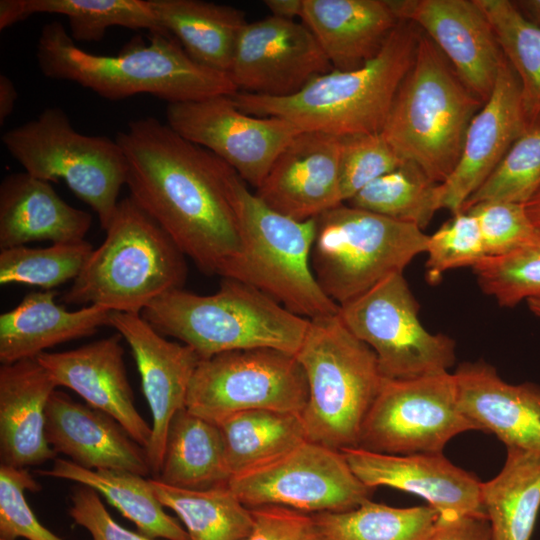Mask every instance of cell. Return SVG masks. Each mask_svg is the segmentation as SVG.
<instances>
[{"mask_svg":"<svg viewBox=\"0 0 540 540\" xmlns=\"http://www.w3.org/2000/svg\"><path fill=\"white\" fill-rule=\"evenodd\" d=\"M130 197L205 274L220 275L241 248L233 169L155 117L118 132Z\"/></svg>","mask_w":540,"mask_h":540,"instance_id":"obj_1","label":"cell"},{"mask_svg":"<svg viewBox=\"0 0 540 540\" xmlns=\"http://www.w3.org/2000/svg\"><path fill=\"white\" fill-rule=\"evenodd\" d=\"M36 58L44 76L75 82L108 100L151 94L171 104L238 92L228 73L194 61L166 31L104 56L81 49L64 25L53 21L42 27Z\"/></svg>","mask_w":540,"mask_h":540,"instance_id":"obj_2","label":"cell"},{"mask_svg":"<svg viewBox=\"0 0 540 540\" xmlns=\"http://www.w3.org/2000/svg\"><path fill=\"white\" fill-rule=\"evenodd\" d=\"M419 34L412 22L399 20L379 53L359 68L332 69L287 97L244 92L231 97L247 114L279 117L302 131L340 138L381 132L413 64Z\"/></svg>","mask_w":540,"mask_h":540,"instance_id":"obj_3","label":"cell"},{"mask_svg":"<svg viewBox=\"0 0 540 540\" xmlns=\"http://www.w3.org/2000/svg\"><path fill=\"white\" fill-rule=\"evenodd\" d=\"M142 317L159 333L191 347L201 359L268 347L296 354L310 320L240 281L223 278L213 294L175 289L152 301Z\"/></svg>","mask_w":540,"mask_h":540,"instance_id":"obj_4","label":"cell"},{"mask_svg":"<svg viewBox=\"0 0 540 540\" xmlns=\"http://www.w3.org/2000/svg\"><path fill=\"white\" fill-rule=\"evenodd\" d=\"M483 104L420 30L413 64L381 132L403 161L441 184L453 172L467 129Z\"/></svg>","mask_w":540,"mask_h":540,"instance_id":"obj_5","label":"cell"},{"mask_svg":"<svg viewBox=\"0 0 540 540\" xmlns=\"http://www.w3.org/2000/svg\"><path fill=\"white\" fill-rule=\"evenodd\" d=\"M105 232L64 294L65 303L141 314L155 299L182 288L185 255L130 196L119 201Z\"/></svg>","mask_w":540,"mask_h":540,"instance_id":"obj_6","label":"cell"},{"mask_svg":"<svg viewBox=\"0 0 540 540\" xmlns=\"http://www.w3.org/2000/svg\"><path fill=\"white\" fill-rule=\"evenodd\" d=\"M230 188L241 248L219 276L250 285L309 320L338 314L340 306L321 289L311 266L316 220L271 209L234 170Z\"/></svg>","mask_w":540,"mask_h":540,"instance_id":"obj_7","label":"cell"},{"mask_svg":"<svg viewBox=\"0 0 540 540\" xmlns=\"http://www.w3.org/2000/svg\"><path fill=\"white\" fill-rule=\"evenodd\" d=\"M295 355L309 389L300 414L307 440L339 451L357 447L385 379L374 351L336 314L310 320Z\"/></svg>","mask_w":540,"mask_h":540,"instance_id":"obj_8","label":"cell"},{"mask_svg":"<svg viewBox=\"0 0 540 540\" xmlns=\"http://www.w3.org/2000/svg\"><path fill=\"white\" fill-rule=\"evenodd\" d=\"M311 266L324 293L339 306L425 253L419 227L342 203L317 218Z\"/></svg>","mask_w":540,"mask_h":540,"instance_id":"obj_9","label":"cell"},{"mask_svg":"<svg viewBox=\"0 0 540 540\" xmlns=\"http://www.w3.org/2000/svg\"><path fill=\"white\" fill-rule=\"evenodd\" d=\"M2 142L28 174L47 182L64 181L106 230L128 172L116 139L82 134L61 108L49 107L36 119L6 131Z\"/></svg>","mask_w":540,"mask_h":540,"instance_id":"obj_10","label":"cell"},{"mask_svg":"<svg viewBox=\"0 0 540 540\" xmlns=\"http://www.w3.org/2000/svg\"><path fill=\"white\" fill-rule=\"evenodd\" d=\"M308 396L306 374L295 354L249 348L201 359L189 384L185 408L217 423L247 410L301 414Z\"/></svg>","mask_w":540,"mask_h":540,"instance_id":"obj_11","label":"cell"},{"mask_svg":"<svg viewBox=\"0 0 540 540\" xmlns=\"http://www.w3.org/2000/svg\"><path fill=\"white\" fill-rule=\"evenodd\" d=\"M418 312L403 272H397L340 305L338 314L374 351L383 377L403 380L448 372L456 358L454 340L426 330Z\"/></svg>","mask_w":540,"mask_h":540,"instance_id":"obj_12","label":"cell"},{"mask_svg":"<svg viewBox=\"0 0 540 540\" xmlns=\"http://www.w3.org/2000/svg\"><path fill=\"white\" fill-rule=\"evenodd\" d=\"M469 430L477 428L459 409L454 374L385 378L357 447L391 455L442 453L451 438Z\"/></svg>","mask_w":540,"mask_h":540,"instance_id":"obj_13","label":"cell"},{"mask_svg":"<svg viewBox=\"0 0 540 540\" xmlns=\"http://www.w3.org/2000/svg\"><path fill=\"white\" fill-rule=\"evenodd\" d=\"M228 486L249 509L280 506L314 514L354 509L370 500L372 492L341 451L309 440L233 476Z\"/></svg>","mask_w":540,"mask_h":540,"instance_id":"obj_14","label":"cell"},{"mask_svg":"<svg viewBox=\"0 0 540 540\" xmlns=\"http://www.w3.org/2000/svg\"><path fill=\"white\" fill-rule=\"evenodd\" d=\"M166 119L177 134L213 153L255 188L302 131L279 117L247 114L227 95L168 104Z\"/></svg>","mask_w":540,"mask_h":540,"instance_id":"obj_15","label":"cell"},{"mask_svg":"<svg viewBox=\"0 0 540 540\" xmlns=\"http://www.w3.org/2000/svg\"><path fill=\"white\" fill-rule=\"evenodd\" d=\"M332 69L307 26L269 16L244 26L229 75L238 92L287 97Z\"/></svg>","mask_w":540,"mask_h":540,"instance_id":"obj_16","label":"cell"},{"mask_svg":"<svg viewBox=\"0 0 540 540\" xmlns=\"http://www.w3.org/2000/svg\"><path fill=\"white\" fill-rule=\"evenodd\" d=\"M399 20L412 22L436 45L483 103L490 96L503 52L476 0H388Z\"/></svg>","mask_w":540,"mask_h":540,"instance_id":"obj_17","label":"cell"},{"mask_svg":"<svg viewBox=\"0 0 540 540\" xmlns=\"http://www.w3.org/2000/svg\"><path fill=\"white\" fill-rule=\"evenodd\" d=\"M110 327L128 343L140 374L152 415L146 453L151 474L156 478L170 421L186 407L189 384L201 358L191 347L167 340L141 314L112 311Z\"/></svg>","mask_w":540,"mask_h":540,"instance_id":"obj_18","label":"cell"},{"mask_svg":"<svg viewBox=\"0 0 540 540\" xmlns=\"http://www.w3.org/2000/svg\"><path fill=\"white\" fill-rule=\"evenodd\" d=\"M340 451L356 477L371 489L387 486L418 495L439 515L487 518L482 482L442 453L391 455L359 447Z\"/></svg>","mask_w":540,"mask_h":540,"instance_id":"obj_19","label":"cell"},{"mask_svg":"<svg viewBox=\"0 0 540 540\" xmlns=\"http://www.w3.org/2000/svg\"><path fill=\"white\" fill-rule=\"evenodd\" d=\"M527 128L519 81L503 55L494 88L467 129L460 158L450 176L439 184L440 208L452 215L462 211L467 199Z\"/></svg>","mask_w":540,"mask_h":540,"instance_id":"obj_20","label":"cell"},{"mask_svg":"<svg viewBox=\"0 0 540 540\" xmlns=\"http://www.w3.org/2000/svg\"><path fill=\"white\" fill-rule=\"evenodd\" d=\"M341 138L301 131L281 151L256 195L271 209L299 221L342 204Z\"/></svg>","mask_w":540,"mask_h":540,"instance_id":"obj_21","label":"cell"},{"mask_svg":"<svg viewBox=\"0 0 540 540\" xmlns=\"http://www.w3.org/2000/svg\"><path fill=\"white\" fill-rule=\"evenodd\" d=\"M121 335L37 357L57 387L69 388L86 403L114 417L146 449L152 427L138 412L124 361Z\"/></svg>","mask_w":540,"mask_h":540,"instance_id":"obj_22","label":"cell"},{"mask_svg":"<svg viewBox=\"0 0 540 540\" xmlns=\"http://www.w3.org/2000/svg\"><path fill=\"white\" fill-rule=\"evenodd\" d=\"M45 416L47 442L76 465L151 474L146 449L111 415L55 390Z\"/></svg>","mask_w":540,"mask_h":540,"instance_id":"obj_23","label":"cell"},{"mask_svg":"<svg viewBox=\"0 0 540 540\" xmlns=\"http://www.w3.org/2000/svg\"><path fill=\"white\" fill-rule=\"evenodd\" d=\"M460 411L477 430L492 433L508 447L540 453V388L509 384L484 362L455 371Z\"/></svg>","mask_w":540,"mask_h":540,"instance_id":"obj_24","label":"cell"},{"mask_svg":"<svg viewBox=\"0 0 540 540\" xmlns=\"http://www.w3.org/2000/svg\"><path fill=\"white\" fill-rule=\"evenodd\" d=\"M56 388L37 358L1 365V464L26 468L55 458L45 436V413Z\"/></svg>","mask_w":540,"mask_h":540,"instance_id":"obj_25","label":"cell"},{"mask_svg":"<svg viewBox=\"0 0 540 540\" xmlns=\"http://www.w3.org/2000/svg\"><path fill=\"white\" fill-rule=\"evenodd\" d=\"M91 224V215L66 203L50 182L25 171L11 173L1 182V249L34 241H82Z\"/></svg>","mask_w":540,"mask_h":540,"instance_id":"obj_26","label":"cell"},{"mask_svg":"<svg viewBox=\"0 0 540 540\" xmlns=\"http://www.w3.org/2000/svg\"><path fill=\"white\" fill-rule=\"evenodd\" d=\"M301 19L337 70L375 57L399 22L388 0H304Z\"/></svg>","mask_w":540,"mask_h":540,"instance_id":"obj_27","label":"cell"},{"mask_svg":"<svg viewBox=\"0 0 540 540\" xmlns=\"http://www.w3.org/2000/svg\"><path fill=\"white\" fill-rule=\"evenodd\" d=\"M54 290L35 291L0 315V361L11 364L37 358L64 342L110 326L109 309L88 305L69 311L57 304Z\"/></svg>","mask_w":540,"mask_h":540,"instance_id":"obj_28","label":"cell"},{"mask_svg":"<svg viewBox=\"0 0 540 540\" xmlns=\"http://www.w3.org/2000/svg\"><path fill=\"white\" fill-rule=\"evenodd\" d=\"M162 30L197 63L230 71L239 35L248 23L243 10L200 0H148Z\"/></svg>","mask_w":540,"mask_h":540,"instance_id":"obj_29","label":"cell"},{"mask_svg":"<svg viewBox=\"0 0 540 540\" xmlns=\"http://www.w3.org/2000/svg\"><path fill=\"white\" fill-rule=\"evenodd\" d=\"M164 484L184 489H209L231 479L222 433L216 423L186 408L172 417L159 475Z\"/></svg>","mask_w":540,"mask_h":540,"instance_id":"obj_30","label":"cell"},{"mask_svg":"<svg viewBox=\"0 0 540 540\" xmlns=\"http://www.w3.org/2000/svg\"><path fill=\"white\" fill-rule=\"evenodd\" d=\"M38 473L93 488L147 537L190 540L186 529L165 512L151 480L144 476L124 470L86 469L63 458L55 459L50 469Z\"/></svg>","mask_w":540,"mask_h":540,"instance_id":"obj_31","label":"cell"},{"mask_svg":"<svg viewBox=\"0 0 540 540\" xmlns=\"http://www.w3.org/2000/svg\"><path fill=\"white\" fill-rule=\"evenodd\" d=\"M481 497L494 540H530L540 508V453L508 447Z\"/></svg>","mask_w":540,"mask_h":540,"instance_id":"obj_32","label":"cell"},{"mask_svg":"<svg viewBox=\"0 0 540 540\" xmlns=\"http://www.w3.org/2000/svg\"><path fill=\"white\" fill-rule=\"evenodd\" d=\"M40 13L65 16L74 41H99L113 26L164 31L148 0H1L0 30Z\"/></svg>","mask_w":540,"mask_h":540,"instance_id":"obj_33","label":"cell"},{"mask_svg":"<svg viewBox=\"0 0 540 540\" xmlns=\"http://www.w3.org/2000/svg\"><path fill=\"white\" fill-rule=\"evenodd\" d=\"M222 433L231 478L288 452L307 440L300 414L247 410L216 423Z\"/></svg>","mask_w":540,"mask_h":540,"instance_id":"obj_34","label":"cell"},{"mask_svg":"<svg viewBox=\"0 0 540 540\" xmlns=\"http://www.w3.org/2000/svg\"><path fill=\"white\" fill-rule=\"evenodd\" d=\"M150 480L157 498L178 515L190 540H244L251 533V509L228 484L195 490L173 487L155 478Z\"/></svg>","mask_w":540,"mask_h":540,"instance_id":"obj_35","label":"cell"},{"mask_svg":"<svg viewBox=\"0 0 540 540\" xmlns=\"http://www.w3.org/2000/svg\"><path fill=\"white\" fill-rule=\"evenodd\" d=\"M520 85L527 127L540 123V25L508 0H476ZM527 128V129H528Z\"/></svg>","mask_w":540,"mask_h":540,"instance_id":"obj_36","label":"cell"},{"mask_svg":"<svg viewBox=\"0 0 540 540\" xmlns=\"http://www.w3.org/2000/svg\"><path fill=\"white\" fill-rule=\"evenodd\" d=\"M313 517L326 540H429L439 513L429 505L397 508L368 500Z\"/></svg>","mask_w":540,"mask_h":540,"instance_id":"obj_37","label":"cell"},{"mask_svg":"<svg viewBox=\"0 0 540 540\" xmlns=\"http://www.w3.org/2000/svg\"><path fill=\"white\" fill-rule=\"evenodd\" d=\"M346 204L423 230L441 209L439 183L417 165L404 162L366 185Z\"/></svg>","mask_w":540,"mask_h":540,"instance_id":"obj_38","label":"cell"},{"mask_svg":"<svg viewBox=\"0 0 540 540\" xmlns=\"http://www.w3.org/2000/svg\"><path fill=\"white\" fill-rule=\"evenodd\" d=\"M93 249L86 240L44 248L23 245L1 249L0 284H26L52 290L74 280Z\"/></svg>","mask_w":540,"mask_h":540,"instance_id":"obj_39","label":"cell"},{"mask_svg":"<svg viewBox=\"0 0 540 540\" xmlns=\"http://www.w3.org/2000/svg\"><path fill=\"white\" fill-rule=\"evenodd\" d=\"M473 271L483 292L500 306L540 300V229L514 251L484 258Z\"/></svg>","mask_w":540,"mask_h":540,"instance_id":"obj_40","label":"cell"},{"mask_svg":"<svg viewBox=\"0 0 540 540\" xmlns=\"http://www.w3.org/2000/svg\"><path fill=\"white\" fill-rule=\"evenodd\" d=\"M540 190V123L529 127L509 148L462 211L485 201L526 204Z\"/></svg>","mask_w":540,"mask_h":540,"instance_id":"obj_41","label":"cell"},{"mask_svg":"<svg viewBox=\"0 0 540 540\" xmlns=\"http://www.w3.org/2000/svg\"><path fill=\"white\" fill-rule=\"evenodd\" d=\"M426 279L438 283L451 269L471 266L486 258L484 244L475 217L460 211L446 221L432 235H428L426 251Z\"/></svg>","mask_w":540,"mask_h":540,"instance_id":"obj_42","label":"cell"},{"mask_svg":"<svg viewBox=\"0 0 540 540\" xmlns=\"http://www.w3.org/2000/svg\"><path fill=\"white\" fill-rule=\"evenodd\" d=\"M403 161L382 132L341 138L340 193L343 203Z\"/></svg>","mask_w":540,"mask_h":540,"instance_id":"obj_43","label":"cell"},{"mask_svg":"<svg viewBox=\"0 0 540 540\" xmlns=\"http://www.w3.org/2000/svg\"><path fill=\"white\" fill-rule=\"evenodd\" d=\"M40 489L26 468L0 465V538L63 540L39 522L25 499V491Z\"/></svg>","mask_w":540,"mask_h":540,"instance_id":"obj_44","label":"cell"},{"mask_svg":"<svg viewBox=\"0 0 540 540\" xmlns=\"http://www.w3.org/2000/svg\"><path fill=\"white\" fill-rule=\"evenodd\" d=\"M464 211L475 217L487 257L502 256L514 251L537 230L529 218L525 204L485 201Z\"/></svg>","mask_w":540,"mask_h":540,"instance_id":"obj_45","label":"cell"},{"mask_svg":"<svg viewBox=\"0 0 540 540\" xmlns=\"http://www.w3.org/2000/svg\"><path fill=\"white\" fill-rule=\"evenodd\" d=\"M254 525L244 540H326L313 515L280 506L251 509Z\"/></svg>","mask_w":540,"mask_h":540,"instance_id":"obj_46","label":"cell"},{"mask_svg":"<svg viewBox=\"0 0 540 540\" xmlns=\"http://www.w3.org/2000/svg\"><path fill=\"white\" fill-rule=\"evenodd\" d=\"M71 503L70 517L91 534L92 540H157L119 525L106 510L100 494L89 486L79 484L71 494Z\"/></svg>","mask_w":540,"mask_h":540,"instance_id":"obj_47","label":"cell"},{"mask_svg":"<svg viewBox=\"0 0 540 540\" xmlns=\"http://www.w3.org/2000/svg\"><path fill=\"white\" fill-rule=\"evenodd\" d=\"M429 540H494L487 518L439 515Z\"/></svg>","mask_w":540,"mask_h":540,"instance_id":"obj_48","label":"cell"},{"mask_svg":"<svg viewBox=\"0 0 540 540\" xmlns=\"http://www.w3.org/2000/svg\"><path fill=\"white\" fill-rule=\"evenodd\" d=\"M304 0H265L264 5L272 13L271 16L293 20L301 18Z\"/></svg>","mask_w":540,"mask_h":540,"instance_id":"obj_49","label":"cell"},{"mask_svg":"<svg viewBox=\"0 0 540 540\" xmlns=\"http://www.w3.org/2000/svg\"><path fill=\"white\" fill-rule=\"evenodd\" d=\"M17 100V90L12 80L4 75H0V124L12 113Z\"/></svg>","mask_w":540,"mask_h":540,"instance_id":"obj_50","label":"cell"},{"mask_svg":"<svg viewBox=\"0 0 540 540\" xmlns=\"http://www.w3.org/2000/svg\"><path fill=\"white\" fill-rule=\"evenodd\" d=\"M515 3L529 19L540 25V0H523Z\"/></svg>","mask_w":540,"mask_h":540,"instance_id":"obj_51","label":"cell"},{"mask_svg":"<svg viewBox=\"0 0 540 540\" xmlns=\"http://www.w3.org/2000/svg\"><path fill=\"white\" fill-rule=\"evenodd\" d=\"M525 207L534 226L540 229V190L525 204Z\"/></svg>","mask_w":540,"mask_h":540,"instance_id":"obj_52","label":"cell"},{"mask_svg":"<svg viewBox=\"0 0 540 540\" xmlns=\"http://www.w3.org/2000/svg\"><path fill=\"white\" fill-rule=\"evenodd\" d=\"M527 305L530 311L540 318V300H528Z\"/></svg>","mask_w":540,"mask_h":540,"instance_id":"obj_53","label":"cell"},{"mask_svg":"<svg viewBox=\"0 0 540 540\" xmlns=\"http://www.w3.org/2000/svg\"><path fill=\"white\" fill-rule=\"evenodd\" d=\"M0 540H7V539L0 538Z\"/></svg>","mask_w":540,"mask_h":540,"instance_id":"obj_54","label":"cell"}]
</instances>
